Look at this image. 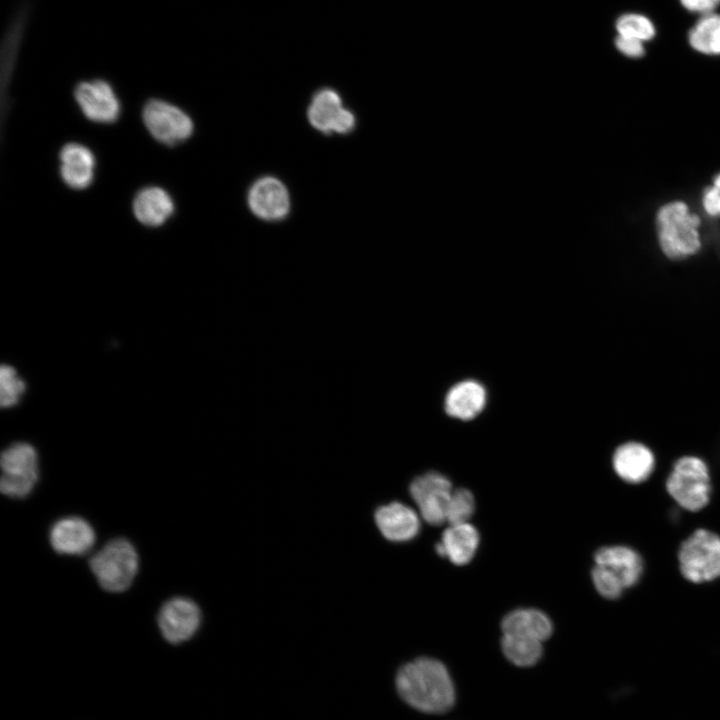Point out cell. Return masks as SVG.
<instances>
[{
	"instance_id": "obj_20",
	"label": "cell",
	"mask_w": 720,
	"mask_h": 720,
	"mask_svg": "<svg viewBox=\"0 0 720 720\" xmlns=\"http://www.w3.org/2000/svg\"><path fill=\"white\" fill-rule=\"evenodd\" d=\"M503 634L533 638L543 642L552 634V622L542 611L517 609L502 621Z\"/></svg>"
},
{
	"instance_id": "obj_32",
	"label": "cell",
	"mask_w": 720,
	"mask_h": 720,
	"mask_svg": "<svg viewBox=\"0 0 720 720\" xmlns=\"http://www.w3.org/2000/svg\"><path fill=\"white\" fill-rule=\"evenodd\" d=\"M714 186L720 187V174L715 178Z\"/></svg>"
},
{
	"instance_id": "obj_6",
	"label": "cell",
	"mask_w": 720,
	"mask_h": 720,
	"mask_svg": "<svg viewBox=\"0 0 720 720\" xmlns=\"http://www.w3.org/2000/svg\"><path fill=\"white\" fill-rule=\"evenodd\" d=\"M1 493L11 498H25L31 494L39 479L38 454L26 442H17L1 455Z\"/></svg>"
},
{
	"instance_id": "obj_24",
	"label": "cell",
	"mask_w": 720,
	"mask_h": 720,
	"mask_svg": "<svg viewBox=\"0 0 720 720\" xmlns=\"http://www.w3.org/2000/svg\"><path fill=\"white\" fill-rule=\"evenodd\" d=\"M618 35L634 38L642 42L651 40L656 33L651 20L644 15L628 13L616 21Z\"/></svg>"
},
{
	"instance_id": "obj_22",
	"label": "cell",
	"mask_w": 720,
	"mask_h": 720,
	"mask_svg": "<svg viewBox=\"0 0 720 720\" xmlns=\"http://www.w3.org/2000/svg\"><path fill=\"white\" fill-rule=\"evenodd\" d=\"M691 47L706 55H720V14L703 15L688 34Z\"/></svg>"
},
{
	"instance_id": "obj_15",
	"label": "cell",
	"mask_w": 720,
	"mask_h": 720,
	"mask_svg": "<svg viewBox=\"0 0 720 720\" xmlns=\"http://www.w3.org/2000/svg\"><path fill=\"white\" fill-rule=\"evenodd\" d=\"M594 559L595 563L604 567L624 589L638 582L643 569L640 556L625 546L601 548L596 552Z\"/></svg>"
},
{
	"instance_id": "obj_23",
	"label": "cell",
	"mask_w": 720,
	"mask_h": 720,
	"mask_svg": "<svg viewBox=\"0 0 720 720\" xmlns=\"http://www.w3.org/2000/svg\"><path fill=\"white\" fill-rule=\"evenodd\" d=\"M501 647L506 658L520 667L536 664L542 656V642L533 638L504 634Z\"/></svg>"
},
{
	"instance_id": "obj_14",
	"label": "cell",
	"mask_w": 720,
	"mask_h": 720,
	"mask_svg": "<svg viewBox=\"0 0 720 720\" xmlns=\"http://www.w3.org/2000/svg\"><path fill=\"white\" fill-rule=\"evenodd\" d=\"M60 176L70 188H87L93 181L95 157L91 150L79 143H68L60 151Z\"/></svg>"
},
{
	"instance_id": "obj_5",
	"label": "cell",
	"mask_w": 720,
	"mask_h": 720,
	"mask_svg": "<svg viewBox=\"0 0 720 720\" xmlns=\"http://www.w3.org/2000/svg\"><path fill=\"white\" fill-rule=\"evenodd\" d=\"M680 571L684 578L701 583L720 576V537L699 529L682 544L678 553Z\"/></svg>"
},
{
	"instance_id": "obj_28",
	"label": "cell",
	"mask_w": 720,
	"mask_h": 720,
	"mask_svg": "<svg viewBox=\"0 0 720 720\" xmlns=\"http://www.w3.org/2000/svg\"><path fill=\"white\" fill-rule=\"evenodd\" d=\"M615 45L623 55L631 58L642 57L645 53L643 42L634 38L618 35L615 38Z\"/></svg>"
},
{
	"instance_id": "obj_31",
	"label": "cell",
	"mask_w": 720,
	"mask_h": 720,
	"mask_svg": "<svg viewBox=\"0 0 720 720\" xmlns=\"http://www.w3.org/2000/svg\"><path fill=\"white\" fill-rule=\"evenodd\" d=\"M354 124V115L349 110L343 108L336 122L334 123L332 132H336L339 134L348 133L353 129Z\"/></svg>"
},
{
	"instance_id": "obj_19",
	"label": "cell",
	"mask_w": 720,
	"mask_h": 720,
	"mask_svg": "<svg viewBox=\"0 0 720 720\" xmlns=\"http://www.w3.org/2000/svg\"><path fill=\"white\" fill-rule=\"evenodd\" d=\"M486 404V390L473 380L462 381L454 385L446 395L445 410L461 420H470L477 416Z\"/></svg>"
},
{
	"instance_id": "obj_2",
	"label": "cell",
	"mask_w": 720,
	"mask_h": 720,
	"mask_svg": "<svg viewBox=\"0 0 720 720\" xmlns=\"http://www.w3.org/2000/svg\"><path fill=\"white\" fill-rule=\"evenodd\" d=\"M656 223L661 249L669 258H685L699 250L700 219L689 213L685 203L676 201L661 207Z\"/></svg>"
},
{
	"instance_id": "obj_27",
	"label": "cell",
	"mask_w": 720,
	"mask_h": 720,
	"mask_svg": "<svg viewBox=\"0 0 720 720\" xmlns=\"http://www.w3.org/2000/svg\"><path fill=\"white\" fill-rule=\"evenodd\" d=\"M592 580L596 590L607 599H617L624 591V587L604 567L595 565L592 570Z\"/></svg>"
},
{
	"instance_id": "obj_10",
	"label": "cell",
	"mask_w": 720,
	"mask_h": 720,
	"mask_svg": "<svg viewBox=\"0 0 720 720\" xmlns=\"http://www.w3.org/2000/svg\"><path fill=\"white\" fill-rule=\"evenodd\" d=\"M83 114L97 123H112L120 114V102L112 86L105 80L80 82L74 90Z\"/></svg>"
},
{
	"instance_id": "obj_25",
	"label": "cell",
	"mask_w": 720,
	"mask_h": 720,
	"mask_svg": "<svg viewBox=\"0 0 720 720\" xmlns=\"http://www.w3.org/2000/svg\"><path fill=\"white\" fill-rule=\"evenodd\" d=\"M475 502L472 493L459 488L452 490L446 513V522L450 525L467 523L474 512Z\"/></svg>"
},
{
	"instance_id": "obj_7",
	"label": "cell",
	"mask_w": 720,
	"mask_h": 720,
	"mask_svg": "<svg viewBox=\"0 0 720 720\" xmlns=\"http://www.w3.org/2000/svg\"><path fill=\"white\" fill-rule=\"evenodd\" d=\"M143 121L150 134L166 145L179 144L193 132V122L184 111L158 99L146 103Z\"/></svg>"
},
{
	"instance_id": "obj_11",
	"label": "cell",
	"mask_w": 720,
	"mask_h": 720,
	"mask_svg": "<svg viewBox=\"0 0 720 720\" xmlns=\"http://www.w3.org/2000/svg\"><path fill=\"white\" fill-rule=\"evenodd\" d=\"M248 204L259 218L276 221L284 218L290 209L289 194L284 184L274 177H263L250 188Z\"/></svg>"
},
{
	"instance_id": "obj_18",
	"label": "cell",
	"mask_w": 720,
	"mask_h": 720,
	"mask_svg": "<svg viewBox=\"0 0 720 720\" xmlns=\"http://www.w3.org/2000/svg\"><path fill=\"white\" fill-rule=\"evenodd\" d=\"M133 212L137 220L150 227L165 223L174 212L170 195L160 187H146L140 190L133 201Z\"/></svg>"
},
{
	"instance_id": "obj_26",
	"label": "cell",
	"mask_w": 720,
	"mask_h": 720,
	"mask_svg": "<svg viewBox=\"0 0 720 720\" xmlns=\"http://www.w3.org/2000/svg\"><path fill=\"white\" fill-rule=\"evenodd\" d=\"M25 391V382L10 365L0 368V404L3 408L16 405Z\"/></svg>"
},
{
	"instance_id": "obj_30",
	"label": "cell",
	"mask_w": 720,
	"mask_h": 720,
	"mask_svg": "<svg viewBox=\"0 0 720 720\" xmlns=\"http://www.w3.org/2000/svg\"><path fill=\"white\" fill-rule=\"evenodd\" d=\"M704 208L710 215L720 214V187L714 186L705 192Z\"/></svg>"
},
{
	"instance_id": "obj_9",
	"label": "cell",
	"mask_w": 720,
	"mask_h": 720,
	"mask_svg": "<svg viewBox=\"0 0 720 720\" xmlns=\"http://www.w3.org/2000/svg\"><path fill=\"white\" fill-rule=\"evenodd\" d=\"M200 622L199 607L184 597H175L165 602L157 616L162 636L172 644L190 639L198 630Z\"/></svg>"
},
{
	"instance_id": "obj_8",
	"label": "cell",
	"mask_w": 720,
	"mask_h": 720,
	"mask_svg": "<svg viewBox=\"0 0 720 720\" xmlns=\"http://www.w3.org/2000/svg\"><path fill=\"white\" fill-rule=\"evenodd\" d=\"M409 491L427 523L440 525L446 521L447 505L452 492L448 478L437 472H428L415 478Z\"/></svg>"
},
{
	"instance_id": "obj_4",
	"label": "cell",
	"mask_w": 720,
	"mask_h": 720,
	"mask_svg": "<svg viewBox=\"0 0 720 720\" xmlns=\"http://www.w3.org/2000/svg\"><path fill=\"white\" fill-rule=\"evenodd\" d=\"M670 496L684 509L696 512L708 502L711 492L709 471L697 457L680 458L666 481Z\"/></svg>"
},
{
	"instance_id": "obj_17",
	"label": "cell",
	"mask_w": 720,
	"mask_h": 720,
	"mask_svg": "<svg viewBox=\"0 0 720 720\" xmlns=\"http://www.w3.org/2000/svg\"><path fill=\"white\" fill-rule=\"evenodd\" d=\"M478 544L479 534L475 527L468 522L455 524L444 531L436 552L456 565H464L472 560Z\"/></svg>"
},
{
	"instance_id": "obj_3",
	"label": "cell",
	"mask_w": 720,
	"mask_h": 720,
	"mask_svg": "<svg viewBox=\"0 0 720 720\" xmlns=\"http://www.w3.org/2000/svg\"><path fill=\"white\" fill-rule=\"evenodd\" d=\"M89 566L102 589L123 592L131 586L136 576L138 555L130 541L115 538L90 558Z\"/></svg>"
},
{
	"instance_id": "obj_12",
	"label": "cell",
	"mask_w": 720,
	"mask_h": 720,
	"mask_svg": "<svg viewBox=\"0 0 720 720\" xmlns=\"http://www.w3.org/2000/svg\"><path fill=\"white\" fill-rule=\"evenodd\" d=\"M95 532L84 519L76 516L56 521L49 532V541L55 552L62 555H84L95 543Z\"/></svg>"
},
{
	"instance_id": "obj_16",
	"label": "cell",
	"mask_w": 720,
	"mask_h": 720,
	"mask_svg": "<svg viewBox=\"0 0 720 720\" xmlns=\"http://www.w3.org/2000/svg\"><path fill=\"white\" fill-rule=\"evenodd\" d=\"M655 465L653 453L644 445L629 442L619 446L613 455V467L624 481L640 483L652 473Z\"/></svg>"
},
{
	"instance_id": "obj_29",
	"label": "cell",
	"mask_w": 720,
	"mask_h": 720,
	"mask_svg": "<svg viewBox=\"0 0 720 720\" xmlns=\"http://www.w3.org/2000/svg\"><path fill=\"white\" fill-rule=\"evenodd\" d=\"M680 2L686 10L702 16L713 13L720 4V0H680Z\"/></svg>"
},
{
	"instance_id": "obj_13",
	"label": "cell",
	"mask_w": 720,
	"mask_h": 720,
	"mask_svg": "<svg viewBox=\"0 0 720 720\" xmlns=\"http://www.w3.org/2000/svg\"><path fill=\"white\" fill-rule=\"evenodd\" d=\"M375 522L381 534L393 542L411 540L420 529L416 512L400 502L379 507L375 512Z\"/></svg>"
},
{
	"instance_id": "obj_21",
	"label": "cell",
	"mask_w": 720,
	"mask_h": 720,
	"mask_svg": "<svg viewBox=\"0 0 720 720\" xmlns=\"http://www.w3.org/2000/svg\"><path fill=\"white\" fill-rule=\"evenodd\" d=\"M342 110V101L337 92L328 88L322 89L309 106L308 119L313 127L329 134Z\"/></svg>"
},
{
	"instance_id": "obj_1",
	"label": "cell",
	"mask_w": 720,
	"mask_h": 720,
	"mask_svg": "<svg viewBox=\"0 0 720 720\" xmlns=\"http://www.w3.org/2000/svg\"><path fill=\"white\" fill-rule=\"evenodd\" d=\"M396 687L412 707L427 713H443L454 704L455 692L446 667L432 658H418L404 665Z\"/></svg>"
}]
</instances>
